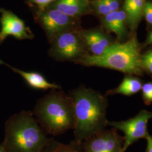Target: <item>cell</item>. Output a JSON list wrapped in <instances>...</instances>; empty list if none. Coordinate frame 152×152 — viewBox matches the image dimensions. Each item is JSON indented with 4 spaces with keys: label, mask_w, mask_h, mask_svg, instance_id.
<instances>
[{
    "label": "cell",
    "mask_w": 152,
    "mask_h": 152,
    "mask_svg": "<svg viewBox=\"0 0 152 152\" xmlns=\"http://www.w3.org/2000/svg\"><path fill=\"white\" fill-rule=\"evenodd\" d=\"M74 108L73 141L81 144L105 130L108 100L106 96L90 88L80 86L69 92Z\"/></svg>",
    "instance_id": "cell-1"
},
{
    "label": "cell",
    "mask_w": 152,
    "mask_h": 152,
    "mask_svg": "<svg viewBox=\"0 0 152 152\" xmlns=\"http://www.w3.org/2000/svg\"><path fill=\"white\" fill-rule=\"evenodd\" d=\"M6 152H42L51 138L47 137L31 112L23 110L6 121Z\"/></svg>",
    "instance_id": "cell-2"
},
{
    "label": "cell",
    "mask_w": 152,
    "mask_h": 152,
    "mask_svg": "<svg viewBox=\"0 0 152 152\" xmlns=\"http://www.w3.org/2000/svg\"><path fill=\"white\" fill-rule=\"evenodd\" d=\"M33 114L45 134L58 136L74 128L72 99L60 90H52L38 99Z\"/></svg>",
    "instance_id": "cell-3"
},
{
    "label": "cell",
    "mask_w": 152,
    "mask_h": 152,
    "mask_svg": "<svg viewBox=\"0 0 152 152\" xmlns=\"http://www.w3.org/2000/svg\"><path fill=\"white\" fill-rule=\"evenodd\" d=\"M140 52V45L136 37H133L126 42L112 43L100 55H85L76 63L120 71L127 75L142 76Z\"/></svg>",
    "instance_id": "cell-4"
},
{
    "label": "cell",
    "mask_w": 152,
    "mask_h": 152,
    "mask_svg": "<svg viewBox=\"0 0 152 152\" xmlns=\"http://www.w3.org/2000/svg\"><path fill=\"white\" fill-rule=\"evenodd\" d=\"M86 46L79 33L65 31L52 39L49 54L59 61H73L76 63L85 55Z\"/></svg>",
    "instance_id": "cell-5"
},
{
    "label": "cell",
    "mask_w": 152,
    "mask_h": 152,
    "mask_svg": "<svg viewBox=\"0 0 152 152\" xmlns=\"http://www.w3.org/2000/svg\"><path fill=\"white\" fill-rule=\"evenodd\" d=\"M152 118V112L141 110L132 118L119 122L109 121L108 126L124 132V141L122 151L125 152L134 142L139 139L147 137L149 135L147 130L148 124Z\"/></svg>",
    "instance_id": "cell-6"
},
{
    "label": "cell",
    "mask_w": 152,
    "mask_h": 152,
    "mask_svg": "<svg viewBox=\"0 0 152 152\" xmlns=\"http://www.w3.org/2000/svg\"><path fill=\"white\" fill-rule=\"evenodd\" d=\"M124 137L114 128L104 130L81 143L83 152H120L122 150Z\"/></svg>",
    "instance_id": "cell-7"
},
{
    "label": "cell",
    "mask_w": 152,
    "mask_h": 152,
    "mask_svg": "<svg viewBox=\"0 0 152 152\" xmlns=\"http://www.w3.org/2000/svg\"><path fill=\"white\" fill-rule=\"evenodd\" d=\"M39 20L52 39L61 33L72 31L75 25L74 18L55 9L42 11L39 16Z\"/></svg>",
    "instance_id": "cell-8"
},
{
    "label": "cell",
    "mask_w": 152,
    "mask_h": 152,
    "mask_svg": "<svg viewBox=\"0 0 152 152\" xmlns=\"http://www.w3.org/2000/svg\"><path fill=\"white\" fill-rule=\"evenodd\" d=\"M1 13L0 44L5 38L12 36L19 39H31L33 35L24 22L11 11L0 9Z\"/></svg>",
    "instance_id": "cell-9"
},
{
    "label": "cell",
    "mask_w": 152,
    "mask_h": 152,
    "mask_svg": "<svg viewBox=\"0 0 152 152\" xmlns=\"http://www.w3.org/2000/svg\"><path fill=\"white\" fill-rule=\"evenodd\" d=\"M86 46L92 55L103 54L109 46L112 44L108 37L99 31H88L80 33Z\"/></svg>",
    "instance_id": "cell-10"
},
{
    "label": "cell",
    "mask_w": 152,
    "mask_h": 152,
    "mask_svg": "<svg viewBox=\"0 0 152 152\" xmlns=\"http://www.w3.org/2000/svg\"><path fill=\"white\" fill-rule=\"evenodd\" d=\"M0 63L8 66L12 71L22 76L31 87L38 90H60V85L48 81L42 75L34 72H26L15 68L0 60Z\"/></svg>",
    "instance_id": "cell-11"
},
{
    "label": "cell",
    "mask_w": 152,
    "mask_h": 152,
    "mask_svg": "<svg viewBox=\"0 0 152 152\" xmlns=\"http://www.w3.org/2000/svg\"><path fill=\"white\" fill-rule=\"evenodd\" d=\"M53 9L74 18L90 11L87 0H57L53 6Z\"/></svg>",
    "instance_id": "cell-12"
},
{
    "label": "cell",
    "mask_w": 152,
    "mask_h": 152,
    "mask_svg": "<svg viewBox=\"0 0 152 152\" xmlns=\"http://www.w3.org/2000/svg\"><path fill=\"white\" fill-rule=\"evenodd\" d=\"M126 22L127 18L125 11L119 10L104 16L103 20L104 27L109 32L116 34L120 39L124 38L126 34Z\"/></svg>",
    "instance_id": "cell-13"
},
{
    "label": "cell",
    "mask_w": 152,
    "mask_h": 152,
    "mask_svg": "<svg viewBox=\"0 0 152 152\" xmlns=\"http://www.w3.org/2000/svg\"><path fill=\"white\" fill-rule=\"evenodd\" d=\"M145 2V0H125L124 11L132 29L135 28L143 16Z\"/></svg>",
    "instance_id": "cell-14"
},
{
    "label": "cell",
    "mask_w": 152,
    "mask_h": 152,
    "mask_svg": "<svg viewBox=\"0 0 152 152\" xmlns=\"http://www.w3.org/2000/svg\"><path fill=\"white\" fill-rule=\"evenodd\" d=\"M142 81L137 76L126 75L118 87L108 90L106 95L121 94L125 96H131L141 90Z\"/></svg>",
    "instance_id": "cell-15"
},
{
    "label": "cell",
    "mask_w": 152,
    "mask_h": 152,
    "mask_svg": "<svg viewBox=\"0 0 152 152\" xmlns=\"http://www.w3.org/2000/svg\"><path fill=\"white\" fill-rule=\"evenodd\" d=\"M42 152H83L81 144L73 141L69 144H63L51 138Z\"/></svg>",
    "instance_id": "cell-16"
},
{
    "label": "cell",
    "mask_w": 152,
    "mask_h": 152,
    "mask_svg": "<svg viewBox=\"0 0 152 152\" xmlns=\"http://www.w3.org/2000/svg\"><path fill=\"white\" fill-rule=\"evenodd\" d=\"M141 61L143 71L146 72L152 78V49L141 55Z\"/></svg>",
    "instance_id": "cell-17"
},
{
    "label": "cell",
    "mask_w": 152,
    "mask_h": 152,
    "mask_svg": "<svg viewBox=\"0 0 152 152\" xmlns=\"http://www.w3.org/2000/svg\"><path fill=\"white\" fill-rule=\"evenodd\" d=\"M141 91L144 103L147 105H151L152 103V81L142 84Z\"/></svg>",
    "instance_id": "cell-18"
},
{
    "label": "cell",
    "mask_w": 152,
    "mask_h": 152,
    "mask_svg": "<svg viewBox=\"0 0 152 152\" xmlns=\"http://www.w3.org/2000/svg\"><path fill=\"white\" fill-rule=\"evenodd\" d=\"M92 5L95 10L99 15L105 16L112 12L105 0H95L92 2Z\"/></svg>",
    "instance_id": "cell-19"
},
{
    "label": "cell",
    "mask_w": 152,
    "mask_h": 152,
    "mask_svg": "<svg viewBox=\"0 0 152 152\" xmlns=\"http://www.w3.org/2000/svg\"><path fill=\"white\" fill-rule=\"evenodd\" d=\"M147 22L152 25V2L147 1L145 4L144 9V14Z\"/></svg>",
    "instance_id": "cell-20"
},
{
    "label": "cell",
    "mask_w": 152,
    "mask_h": 152,
    "mask_svg": "<svg viewBox=\"0 0 152 152\" xmlns=\"http://www.w3.org/2000/svg\"><path fill=\"white\" fill-rule=\"evenodd\" d=\"M29 1L34 4L35 5L38 6L41 9H44L55 0H29Z\"/></svg>",
    "instance_id": "cell-21"
},
{
    "label": "cell",
    "mask_w": 152,
    "mask_h": 152,
    "mask_svg": "<svg viewBox=\"0 0 152 152\" xmlns=\"http://www.w3.org/2000/svg\"><path fill=\"white\" fill-rule=\"evenodd\" d=\"M111 12L117 11L120 7V0H105Z\"/></svg>",
    "instance_id": "cell-22"
},
{
    "label": "cell",
    "mask_w": 152,
    "mask_h": 152,
    "mask_svg": "<svg viewBox=\"0 0 152 152\" xmlns=\"http://www.w3.org/2000/svg\"><path fill=\"white\" fill-rule=\"evenodd\" d=\"M145 139L147 140L146 152H152V136L149 134Z\"/></svg>",
    "instance_id": "cell-23"
},
{
    "label": "cell",
    "mask_w": 152,
    "mask_h": 152,
    "mask_svg": "<svg viewBox=\"0 0 152 152\" xmlns=\"http://www.w3.org/2000/svg\"><path fill=\"white\" fill-rule=\"evenodd\" d=\"M146 44L147 45H152V32L150 33L149 34L147 41H146Z\"/></svg>",
    "instance_id": "cell-24"
},
{
    "label": "cell",
    "mask_w": 152,
    "mask_h": 152,
    "mask_svg": "<svg viewBox=\"0 0 152 152\" xmlns=\"http://www.w3.org/2000/svg\"><path fill=\"white\" fill-rule=\"evenodd\" d=\"M0 152H6L2 144H0Z\"/></svg>",
    "instance_id": "cell-25"
},
{
    "label": "cell",
    "mask_w": 152,
    "mask_h": 152,
    "mask_svg": "<svg viewBox=\"0 0 152 152\" xmlns=\"http://www.w3.org/2000/svg\"><path fill=\"white\" fill-rule=\"evenodd\" d=\"M120 152H124V151H122V150H121V151H120Z\"/></svg>",
    "instance_id": "cell-26"
}]
</instances>
